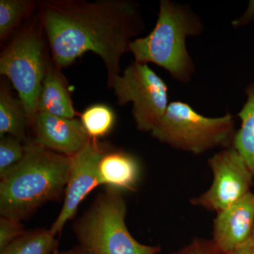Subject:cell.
Listing matches in <instances>:
<instances>
[{
    "label": "cell",
    "instance_id": "obj_4",
    "mask_svg": "<svg viewBox=\"0 0 254 254\" xmlns=\"http://www.w3.org/2000/svg\"><path fill=\"white\" fill-rule=\"evenodd\" d=\"M123 191L105 187L73 223L78 245L92 254H158L160 246L143 245L128 231Z\"/></svg>",
    "mask_w": 254,
    "mask_h": 254
},
{
    "label": "cell",
    "instance_id": "obj_19",
    "mask_svg": "<svg viewBox=\"0 0 254 254\" xmlns=\"http://www.w3.org/2000/svg\"><path fill=\"white\" fill-rule=\"evenodd\" d=\"M26 152V143L16 137L5 135L0 137V177L19 163Z\"/></svg>",
    "mask_w": 254,
    "mask_h": 254
},
{
    "label": "cell",
    "instance_id": "obj_1",
    "mask_svg": "<svg viewBox=\"0 0 254 254\" xmlns=\"http://www.w3.org/2000/svg\"><path fill=\"white\" fill-rule=\"evenodd\" d=\"M38 4L55 64L67 67L92 52L104 63L111 88L120 75L122 57L144 31L139 5L131 0H48Z\"/></svg>",
    "mask_w": 254,
    "mask_h": 254
},
{
    "label": "cell",
    "instance_id": "obj_8",
    "mask_svg": "<svg viewBox=\"0 0 254 254\" xmlns=\"http://www.w3.org/2000/svg\"><path fill=\"white\" fill-rule=\"evenodd\" d=\"M213 175L211 186L190 203L217 213L251 192L254 175L233 146L215 153L208 160Z\"/></svg>",
    "mask_w": 254,
    "mask_h": 254
},
{
    "label": "cell",
    "instance_id": "obj_17",
    "mask_svg": "<svg viewBox=\"0 0 254 254\" xmlns=\"http://www.w3.org/2000/svg\"><path fill=\"white\" fill-rule=\"evenodd\" d=\"M37 3L32 0L0 1V40L4 41L11 36L23 20L33 14Z\"/></svg>",
    "mask_w": 254,
    "mask_h": 254
},
{
    "label": "cell",
    "instance_id": "obj_23",
    "mask_svg": "<svg viewBox=\"0 0 254 254\" xmlns=\"http://www.w3.org/2000/svg\"><path fill=\"white\" fill-rule=\"evenodd\" d=\"M54 254H92L90 252L83 250L79 245L76 246L73 248L66 250H58L55 252Z\"/></svg>",
    "mask_w": 254,
    "mask_h": 254
},
{
    "label": "cell",
    "instance_id": "obj_11",
    "mask_svg": "<svg viewBox=\"0 0 254 254\" xmlns=\"http://www.w3.org/2000/svg\"><path fill=\"white\" fill-rule=\"evenodd\" d=\"M254 227V194L252 192L217 213L213 222L214 243L229 253L250 236Z\"/></svg>",
    "mask_w": 254,
    "mask_h": 254
},
{
    "label": "cell",
    "instance_id": "obj_12",
    "mask_svg": "<svg viewBox=\"0 0 254 254\" xmlns=\"http://www.w3.org/2000/svg\"><path fill=\"white\" fill-rule=\"evenodd\" d=\"M99 185L123 191L134 190L141 177V166L136 156L108 145L98 165Z\"/></svg>",
    "mask_w": 254,
    "mask_h": 254
},
{
    "label": "cell",
    "instance_id": "obj_20",
    "mask_svg": "<svg viewBox=\"0 0 254 254\" xmlns=\"http://www.w3.org/2000/svg\"><path fill=\"white\" fill-rule=\"evenodd\" d=\"M26 231L21 222L7 217H0V252Z\"/></svg>",
    "mask_w": 254,
    "mask_h": 254
},
{
    "label": "cell",
    "instance_id": "obj_18",
    "mask_svg": "<svg viewBox=\"0 0 254 254\" xmlns=\"http://www.w3.org/2000/svg\"><path fill=\"white\" fill-rule=\"evenodd\" d=\"M116 117L113 110L105 104H94L87 108L81 115V122L91 138L99 139L110 133Z\"/></svg>",
    "mask_w": 254,
    "mask_h": 254
},
{
    "label": "cell",
    "instance_id": "obj_2",
    "mask_svg": "<svg viewBox=\"0 0 254 254\" xmlns=\"http://www.w3.org/2000/svg\"><path fill=\"white\" fill-rule=\"evenodd\" d=\"M71 158L33 141L22 160L0 177V215L22 222L65 194Z\"/></svg>",
    "mask_w": 254,
    "mask_h": 254
},
{
    "label": "cell",
    "instance_id": "obj_3",
    "mask_svg": "<svg viewBox=\"0 0 254 254\" xmlns=\"http://www.w3.org/2000/svg\"><path fill=\"white\" fill-rule=\"evenodd\" d=\"M203 30L199 16L187 5L161 0L154 28L148 36L133 40L130 53L137 63L155 64L174 79L188 83L195 67L187 51V39L199 36Z\"/></svg>",
    "mask_w": 254,
    "mask_h": 254
},
{
    "label": "cell",
    "instance_id": "obj_7",
    "mask_svg": "<svg viewBox=\"0 0 254 254\" xmlns=\"http://www.w3.org/2000/svg\"><path fill=\"white\" fill-rule=\"evenodd\" d=\"M111 88L119 105L132 103V116L140 131H153L170 104L168 86L147 64L132 63L115 78Z\"/></svg>",
    "mask_w": 254,
    "mask_h": 254
},
{
    "label": "cell",
    "instance_id": "obj_22",
    "mask_svg": "<svg viewBox=\"0 0 254 254\" xmlns=\"http://www.w3.org/2000/svg\"><path fill=\"white\" fill-rule=\"evenodd\" d=\"M227 254H254V227L248 238Z\"/></svg>",
    "mask_w": 254,
    "mask_h": 254
},
{
    "label": "cell",
    "instance_id": "obj_15",
    "mask_svg": "<svg viewBox=\"0 0 254 254\" xmlns=\"http://www.w3.org/2000/svg\"><path fill=\"white\" fill-rule=\"evenodd\" d=\"M247 101L237 116L242 125L236 132L233 145L254 175V83L246 89Z\"/></svg>",
    "mask_w": 254,
    "mask_h": 254
},
{
    "label": "cell",
    "instance_id": "obj_9",
    "mask_svg": "<svg viewBox=\"0 0 254 254\" xmlns=\"http://www.w3.org/2000/svg\"><path fill=\"white\" fill-rule=\"evenodd\" d=\"M109 143L91 138L84 148L73 157L65 190L63 208L50 230L56 236L61 233L64 227L74 218L79 205L86 195L100 186L98 165L100 157Z\"/></svg>",
    "mask_w": 254,
    "mask_h": 254
},
{
    "label": "cell",
    "instance_id": "obj_13",
    "mask_svg": "<svg viewBox=\"0 0 254 254\" xmlns=\"http://www.w3.org/2000/svg\"><path fill=\"white\" fill-rule=\"evenodd\" d=\"M60 69L53 61H50L38 98L37 113H45L60 118L73 119L76 112Z\"/></svg>",
    "mask_w": 254,
    "mask_h": 254
},
{
    "label": "cell",
    "instance_id": "obj_14",
    "mask_svg": "<svg viewBox=\"0 0 254 254\" xmlns=\"http://www.w3.org/2000/svg\"><path fill=\"white\" fill-rule=\"evenodd\" d=\"M31 126L22 101L14 98L7 83L1 82L0 86V137L10 135L23 143L29 140L26 130Z\"/></svg>",
    "mask_w": 254,
    "mask_h": 254
},
{
    "label": "cell",
    "instance_id": "obj_21",
    "mask_svg": "<svg viewBox=\"0 0 254 254\" xmlns=\"http://www.w3.org/2000/svg\"><path fill=\"white\" fill-rule=\"evenodd\" d=\"M168 254H227L219 249L212 240L195 238L188 245Z\"/></svg>",
    "mask_w": 254,
    "mask_h": 254
},
{
    "label": "cell",
    "instance_id": "obj_6",
    "mask_svg": "<svg viewBox=\"0 0 254 254\" xmlns=\"http://www.w3.org/2000/svg\"><path fill=\"white\" fill-rule=\"evenodd\" d=\"M155 139L175 149L202 154L213 148L233 145L234 117L207 118L182 101L171 102L163 120L151 132Z\"/></svg>",
    "mask_w": 254,
    "mask_h": 254
},
{
    "label": "cell",
    "instance_id": "obj_16",
    "mask_svg": "<svg viewBox=\"0 0 254 254\" xmlns=\"http://www.w3.org/2000/svg\"><path fill=\"white\" fill-rule=\"evenodd\" d=\"M55 237L50 229L26 230L0 254H54L59 250V242Z\"/></svg>",
    "mask_w": 254,
    "mask_h": 254
},
{
    "label": "cell",
    "instance_id": "obj_5",
    "mask_svg": "<svg viewBox=\"0 0 254 254\" xmlns=\"http://www.w3.org/2000/svg\"><path fill=\"white\" fill-rule=\"evenodd\" d=\"M43 33L38 14L16 31L0 55V74L9 78L17 91L31 126L50 63Z\"/></svg>",
    "mask_w": 254,
    "mask_h": 254
},
{
    "label": "cell",
    "instance_id": "obj_10",
    "mask_svg": "<svg viewBox=\"0 0 254 254\" xmlns=\"http://www.w3.org/2000/svg\"><path fill=\"white\" fill-rule=\"evenodd\" d=\"M32 127L35 132L32 141L35 143L70 158L77 154L91 138L77 119L38 113Z\"/></svg>",
    "mask_w": 254,
    "mask_h": 254
}]
</instances>
